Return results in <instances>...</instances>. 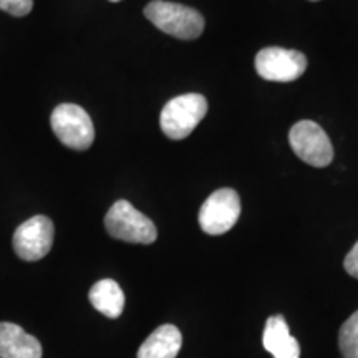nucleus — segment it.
Returning a JSON list of instances; mask_svg holds the SVG:
<instances>
[{
    "instance_id": "obj_1",
    "label": "nucleus",
    "mask_w": 358,
    "mask_h": 358,
    "mask_svg": "<svg viewBox=\"0 0 358 358\" xmlns=\"http://www.w3.org/2000/svg\"><path fill=\"white\" fill-rule=\"evenodd\" d=\"M145 17L161 32L181 40L198 38L204 30V17L182 3L153 0L145 7Z\"/></svg>"
},
{
    "instance_id": "obj_2",
    "label": "nucleus",
    "mask_w": 358,
    "mask_h": 358,
    "mask_svg": "<svg viewBox=\"0 0 358 358\" xmlns=\"http://www.w3.org/2000/svg\"><path fill=\"white\" fill-rule=\"evenodd\" d=\"M208 113V100L199 93H186L169 100L161 110L159 124L169 140H185Z\"/></svg>"
},
{
    "instance_id": "obj_3",
    "label": "nucleus",
    "mask_w": 358,
    "mask_h": 358,
    "mask_svg": "<svg viewBox=\"0 0 358 358\" xmlns=\"http://www.w3.org/2000/svg\"><path fill=\"white\" fill-rule=\"evenodd\" d=\"M105 227L111 237L131 244H153L158 237L155 222L127 199L111 206L105 216Z\"/></svg>"
},
{
    "instance_id": "obj_4",
    "label": "nucleus",
    "mask_w": 358,
    "mask_h": 358,
    "mask_svg": "<svg viewBox=\"0 0 358 358\" xmlns=\"http://www.w3.org/2000/svg\"><path fill=\"white\" fill-rule=\"evenodd\" d=\"M50 124L55 136L71 150L85 151L95 141V127L82 106L62 103L53 110Z\"/></svg>"
},
{
    "instance_id": "obj_5",
    "label": "nucleus",
    "mask_w": 358,
    "mask_h": 358,
    "mask_svg": "<svg viewBox=\"0 0 358 358\" xmlns=\"http://www.w3.org/2000/svg\"><path fill=\"white\" fill-rule=\"evenodd\" d=\"M289 143L294 153L313 168H325L334 159L329 134L312 120H302L290 128Z\"/></svg>"
},
{
    "instance_id": "obj_6",
    "label": "nucleus",
    "mask_w": 358,
    "mask_h": 358,
    "mask_svg": "<svg viewBox=\"0 0 358 358\" xmlns=\"http://www.w3.org/2000/svg\"><path fill=\"white\" fill-rule=\"evenodd\" d=\"M241 216L239 194L231 187L214 191L199 209V226L206 234L221 236L236 226Z\"/></svg>"
},
{
    "instance_id": "obj_7",
    "label": "nucleus",
    "mask_w": 358,
    "mask_h": 358,
    "mask_svg": "<svg viewBox=\"0 0 358 358\" xmlns=\"http://www.w3.org/2000/svg\"><path fill=\"white\" fill-rule=\"evenodd\" d=\"M256 70L267 82L289 83L301 78L307 70V57L297 50L267 47L257 53Z\"/></svg>"
},
{
    "instance_id": "obj_8",
    "label": "nucleus",
    "mask_w": 358,
    "mask_h": 358,
    "mask_svg": "<svg viewBox=\"0 0 358 358\" xmlns=\"http://www.w3.org/2000/svg\"><path fill=\"white\" fill-rule=\"evenodd\" d=\"M55 227L47 216H34L22 222L13 232V250L22 261H40L50 252L53 245Z\"/></svg>"
},
{
    "instance_id": "obj_9",
    "label": "nucleus",
    "mask_w": 358,
    "mask_h": 358,
    "mask_svg": "<svg viewBox=\"0 0 358 358\" xmlns=\"http://www.w3.org/2000/svg\"><path fill=\"white\" fill-rule=\"evenodd\" d=\"M0 358H42V345L34 335L10 322L0 324Z\"/></svg>"
},
{
    "instance_id": "obj_10",
    "label": "nucleus",
    "mask_w": 358,
    "mask_h": 358,
    "mask_svg": "<svg viewBox=\"0 0 358 358\" xmlns=\"http://www.w3.org/2000/svg\"><path fill=\"white\" fill-rule=\"evenodd\" d=\"M264 348L272 353L274 358H299L301 347L299 342L290 335L287 322L282 315L268 317L262 335Z\"/></svg>"
},
{
    "instance_id": "obj_11",
    "label": "nucleus",
    "mask_w": 358,
    "mask_h": 358,
    "mask_svg": "<svg viewBox=\"0 0 358 358\" xmlns=\"http://www.w3.org/2000/svg\"><path fill=\"white\" fill-rule=\"evenodd\" d=\"M182 345L178 327L161 325L148 337L138 350V358H176Z\"/></svg>"
},
{
    "instance_id": "obj_12",
    "label": "nucleus",
    "mask_w": 358,
    "mask_h": 358,
    "mask_svg": "<svg viewBox=\"0 0 358 358\" xmlns=\"http://www.w3.org/2000/svg\"><path fill=\"white\" fill-rule=\"evenodd\" d=\"M90 302L108 319H118L124 308V294L113 279L98 280L90 290Z\"/></svg>"
},
{
    "instance_id": "obj_13",
    "label": "nucleus",
    "mask_w": 358,
    "mask_h": 358,
    "mask_svg": "<svg viewBox=\"0 0 358 358\" xmlns=\"http://www.w3.org/2000/svg\"><path fill=\"white\" fill-rule=\"evenodd\" d=\"M338 345L343 358H358V310L340 329Z\"/></svg>"
},
{
    "instance_id": "obj_14",
    "label": "nucleus",
    "mask_w": 358,
    "mask_h": 358,
    "mask_svg": "<svg viewBox=\"0 0 358 358\" xmlns=\"http://www.w3.org/2000/svg\"><path fill=\"white\" fill-rule=\"evenodd\" d=\"M34 0H0V10L13 17H25L32 12Z\"/></svg>"
},
{
    "instance_id": "obj_15",
    "label": "nucleus",
    "mask_w": 358,
    "mask_h": 358,
    "mask_svg": "<svg viewBox=\"0 0 358 358\" xmlns=\"http://www.w3.org/2000/svg\"><path fill=\"white\" fill-rule=\"evenodd\" d=\"M343 267H345L348 275L358 279V241H357V244L352 248L350 252L347 254L345 262H343Z\"/></svg>"
},
{
    "instance_id": "obj_16",
    "label": "nucleus",
    "mask_w": 358,
    "mask_h": 358,
    "mask_svg": "<svg viewBox=\"0 0 358 358\" xmlns=\"http://www.w3.org/2000/svg\"><path fill=\"white\" fill-rule=\"evenodd\" d=\"M110 2H120V0H110Z\"/></svg>"
},
{
    "instance_id": "obj_17",
    "label": "nucleus",
    "mask_w": 358,
    "mask_h": 358,
    "mask_svg": "<svg viewBox=\"0 0 358 358\" xmlns=\"http://www.w3.org/2000/svg\"><path fill=\"white\" fill-rule=\"evenodd\" d=\"M313 2H317V0H313Z\"/></svg>"
}]
</instances>
